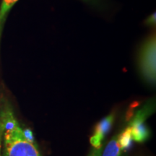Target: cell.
I'll return each instance as SVG.
<instances>
[{
	"label": "cell",
	"instance_id": "6da1fadb",
	"mask_svg": "<svg viewBox=\"0 0 156 156\" xmlns=\"http://www.w3.org/2000/svg\"><path fill=\"white\" fill-rule=\"evenodd\" d=\"M1 121L4 126L5 156H41L35 144L25 136L9 109L2 114Z\"/></svg>",
	"mask_w": 156,
	"mask_h": 156
},
{
	"label": "cell",
	"instance_id": "3957f363",
	"mask_svg": "<svg viewBox=\"0 0 156 156\" xmlns=\"http://www.w3.org/2000/svg\"><path fill=\"white\" fill-rule=\"evenodd\" d=\"M114 120V116L113 114L105 117L97 124L95 129L94 134L91 136L90 143L94 148H100L102 147V140L104 136L108 133L112 128Z\"/></svg>",
	"mask_w": 156,
	"mask_h": 156
},
{
	"label": "cell",
	"instance_id": "277c9868",
	"mask_svg": "<svg viewBox=\"0 0 156 156\" xmlns=\"http://www.w3.org/2000/svg\"><path fill=\"white\" fill-rule=\"evenodd\" d=\"M129 127L131 128L132 140L142 142L147 139L149 132L144 122H130Z\"/></svg>",
	"mask_w": 156,
	"mask_h": 156
},
{
	"label": "cell",
	"instance_id": "30bf717a",
	"mask_svg": "<svg viewBox=\"0 0 156 156\" xmlns=\"http://www.w3.org/2000/svg\"><path fill=\"white\" fill-rule=\"evenodd\" d=\"M83 1L90 4H94V5L98 2V0H83Z\"/></svg>",
	"mask_w": 156,
	"mask_h": 156
},
{
	"label": "cell",
	"instance_id": "5b68a950",
	"mask_svg": "<svg viewBox=\"0 0 156 156\" xmlns=\"http://www.w3.org/2000/svg\"><path fill=\"white\" fill-rule=\"evenodd\" d=\"M122 148L119 143V134L115 135L102 151L101 156H120Z\"/></svg>",
	"mask_w": 156,
	"mask_h": 156
},
{
	"label": "cell",
	"instance_id": "8992f818",
	"mask_svg": "<svg viewBox=\"0 0 156 156\" xmlns=\"http://www.w3.org/2000/svg\"><path fill=\"white\" fill-rule=\"evenodd\" d=\"M131 128L128 126L124 130V132L119 134V143L122 150H126L129 147L132 142Z\"/></svg>",
	"mask_w": 156,
	"mask_h": 156
},
{
	"label": "cell",
	"instance_id": "ba28073f",
	"mask_svg": "<svg viewBox=\"0 0 156 156\" xmlns=\"http://www.w3.org/2000/svg\"><path fill=\"white\" fill-rule=\"evenodd\" d=\"M102 147L100 148H94L91 153L89 154L88 156H101V154H102Z\"/></svg>",
	"mask_w": 156,
	"mask_h": 156
},
{
	"label": "cell",
	"instance_id": "52a82bcc",
	"mask_svg": "<svg viewBox=\"0 0 156 156\" xmlns=\"http://www.w3.org/2000/svg\"><path fill=\"white\" fill-rule=\"evenodd\" d=\"M145 23L146 25H148V26H151V27L155 26L156 24V12H154L152 13L150 16H148L147 17V19L145 20Z\"/></svg>",
	"mask_w": 156,
	"mask_h": 156
},
{
	"label": "cell",
	"instance_id": "8fae6325",
	"mask_svg": "<svg viewBox=\"0 0 156 156\" xmlns=\"http://www.w3.org/2000/svg\"><path fill=\"white\" fill-rule=\"evenodd\" d=\"M3 23H4V20H2L1 21H0V38H1V35H2V27H3Z\"/></svg>",
	"mask_w": 156,
	"mask_h": 156
},
{
	"label": "cell",
	"instance_id": "7a4b0ae2",
	"mask_svg": "<svg viewBox=\"0 0 156 156\" xmlns=\"http://www.w3.org/2000/svg\"><path fill=\"white\" fill-rule=\"evenodd\" d=\"M139 66L142 77L146 81L155 85L156 80V38L152 35L141 46Z\"/></svg>",
	"mask_w": 156,
	"mask_h": 156
},
{
	"label": "cell",
	"instance_id": "9c48e42d",
	"mask_svg": "<svg viewBox=\"0 0 156 156\" xmlns=\"http://www.w3.org/2000/svg\"><path fill=\"white\" fill-rule=\"evenodd\" d=\"M4 134V126L2 122L0 120V156L1 155V149H2V136Z\"/></svg>",
	"mask_w": 156,
	"mask_h": 156
}]
</instances>
